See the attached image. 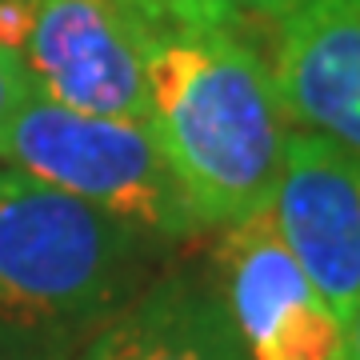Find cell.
Listing matches in <instances>:
<instances>
[{
	"mask_svg": "<svg viewBox=\"0 0 360 360\" xmlns=\"http://www.w3.org/2000/svg\"><path fill=\"white\" fill-rule=\"evenodd\" d=\"M148 129L196 229H229L272 200L288 112L245 16L176 0L141 37Z\"/></svg>",
	"mask_w": 360,
	"mask_h": 360,
	"instance_id": "obj_1",
	"label": "cell"
},
{
	"mask_svg": "<svg viewBox=\"0 0 360 360\" xmlns=\"http://www.w3.org/2000/svg\"><path fill=\"white\" fill-rule=\"evenodd\" d=\"M156 245L49 180L0 168V321L92 336L144 288Z\"/></svg>",
	"mask_w": 360,
	"mask_h": 360,
	"instance_id": "obj_2",
	"label": "cell"
},
{
	"mask_svg": "<svg viewBox=\"0 0 360 360\" xmlns=\"http://www.w3.org/2000/svg\"><path fill=\"white\" fill-rule=\"evenodd\" d=\"M0 165L49 180L156 240L200 232L144 120L80 112L37 92L0 136Z\"/></svg>",
	"mask_w": 360,
	"mask_h": 360,
	"instance_id": "obj_3",
	"label": "cell"
},
{
	"mask_svg": "<svg viewBox=\"0 0 360 360\" xmlns=\"http://www.w3.org/2000/svg\"><path fill=\"white\" fill-rule=\"evenodd\" d=\"M0 44L28 65L40 96L148 124L144 52L112 0H0Z\"/></svg>",
	"mask_w": 360,
	"mask_h": 360,
	"instance_id": "obj_4",
	"label": "cell"
},
{
	"mask_svg": "<svg viewBox=\"0 0 360 360\" xmlns=\"http://www.w3.org/2000/svg\"><path fill=\"white\" fill-rule=\"evenodd\" d=\"M220 296L252 360H345L348 324L276 232L269 205L220 229Z\"/></svg>",
	"mask_w": 360,
	"mask_h": 360,
	"instance_id": "obj_5",
	"label": "cell"
},
{
	"mask_svg": "<svg viewBox=\"0 0 360 360\" xmlns=\"http://www.w3.org/2000/svg\"><path fill=\"white\" fill-rule=\"evenodd\" d=\"M269 212L288 252L348 324L360 300V153L292 129Z\"/></svg>",
	"mask_w": 360,
	"mask_h": 360,
	"instance_id": "obj_6",
	"label": "cell"
},
{
	"mask_svg": "<svg viewBox=\"0 0 360 360\" xmlns=\"http://www.w3.org/2000/svg\"><path fill=\"white\" fill-rule=\"evenodd\" d=\"M272 28L288 124L360 153V0H292Z\"/></svg>",
	"mask_w": 360,
	"mask_h": 360,
	"instance_id": "obj_7",
	"label": "cell"
},
{
	"mask_svg": "<svg viewBox=\"0 0 360 360\" xmlns=\"http://www.w3.org/2000/svg\"><path fill=\"white\" fill-rule=\"evenodd\" d=\"M77 360H252L217 284L168 272L89 336Z\"/></svg>",
	"mask_w": 360,
	"mask_h": 360,
	"instance_id": "obj_8",
	"label": "cell"
},
{
	"mask_svg": "<svg viewBox=\"0 0 360 360\" xmlns=\"http://www.w3.org/2000/svg\"><path fill=\"white\" fill-rule=\"evenodd\" d=\"M0 360H72V340L0 321Z\"/></svg>",
	"mask_w": 360,
	"mask_h": 360,
	"instance_id": "obj_9",
	"label": "cell"
},
{
	"mask_svg": "<svg viewBox=\"0 0 360 360\" xmlns=\"http://www.w3.org/2000/svg\"><path fill=\"white\" fill-rule=\"evenodd\" d=\"M37 96V80L28 72V65L16 56L13 49L0 44V136L13 124V116Z\"/></svg>",
	"mask_w": 360,
	"mask_h": 360,
	"instance_id": "obj_10",
	"label": "cell"
},
{
	"mask_svg": "<svg viewBox=\"0 0 360 360\" xmlns=\"http://www.w3.org/2000/svg\"><path fill=\"white\" fill-rule=\"evenodd\" d=\"M208 4H220L229 13L245 16V20H276L292 0H208Z\"/></svg>",
	"mask_w": 360,
	"mask_h": 360,
	"instance_id": "obj_11",
	"label": "cell"
},
{
	"mask_svg": "<svg viewBox=\"0 0 360 360\" xmlns=\"http://www.w3.org/2000/svg\"><path fill=\"white\" fill-rule=\"evenodd\" d=\"M345 360H360V300L352 309V321H348V356Z\"/></svg>",
	"mask_w": 360,
	"mask_h": 360,
	"instance_id": "obj_12",
	"label": "cell"
}]
</instances>
